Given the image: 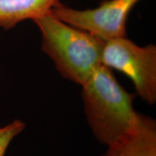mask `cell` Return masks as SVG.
<instances>
[{
    "label": "cell",
    "mask_w": 156,
    "mask_h": 156,
    "mask_svg": "<svg viewBox=\"0 0 156 156\" xmlns=\"http://www.w3.org/2000/svg\"><path fill=\"white\" fill-rule=\"evenodd\" d=\"M81 86L84 112L101 144L108 145L137 122L140 114L133 107L135 94L126 91L108 67L101 64Z\"/></svg>",
    "instance_id": "1"
},
{
    "label": "cell",
    "mask_w": 156,
    "mask_h": 156,
    "mask_svg": "<svg viewBox=\"0 0 156 156\" xmlns=\"http://www.w3.org/2000/svg\"><path fill=\"white\" fill-rule=\"evenodd\" d=\"M41 34V48L62 77L83 85L101 64L105 41L72 26L51 12L35 19Z\"/></svg>",
    "instance_id": "2"
},
{
    "label": "cell",
    "mask_w": 156,
    "mask_h": 156,
    "mask_svg": "<svg viewBox=\"0 0 156 156\" xmlns=\"http://www.w3.org/2000/svg\"><path fill=\"white\" fill-rule=\"evenodd\" d=\"M101 64L131 79L136 94L146 103L156 102V46H140L126 37L106 41Z\"/></svg>",
    "instance_id": "3"
},
{
    "label": "cell",
    "mask_w": 156,
    "mask_h": 156,
    "mask_svg": "<svg viewBox=\"0 0 156 156\" xmlns=\"http://www.w3.org/2000/svg\"><path fill=\"white\" fill-rule=\"evenodd\" d=\"M142 0H104L94 9H76L58 3L51 12L63 22L103 41L126 36L130 12Z\"/></svg>",
    "instance_id": "4"
},
{
    "label": "cell",
    "mask_w": 156,
    "mask_h": 156,
    "mask_svg": "<svg viewBox=\"0 0 156 156\" xmlns=\"http://www.w3.org/2000/svg\"><path fill=\"white\" fill-rule=\"evenodd\" d=\"M106 146L101 156H156L155 120L140 114L130 129Z\"/></svg>",
    "instance_id": "5"
},
{
    "label": "cell",
    "mask_w": 156,
    "mask_h": 156,
    "mask_svg": "<svg viewBox=\"0 0 156 156\" xmlns=\"http://www.w3.org/2000/svg\"><path fill=\"white\" fill-rule=\"evenodd\" d=\"M59 0H0V28L9 30L49 12Z\"/></svg>",
    "instance_id": "6"
},
{
    "label": "cell",
    "mask_w": 156,
    "mask_h": 156,
    "mask_svg": "<svg viewBox=\"0 0 156 156\" xmlns=\"http://www.w3.org/2000/svg\"><path fill=\"white\" fill-rule=\"evenodd\" d=\"M25 126L22 121L15 119L3 127H0V156L5 155L11 142L25 129Z\"/></svg>",
    "instance_id": "7"
}]
</instances>
